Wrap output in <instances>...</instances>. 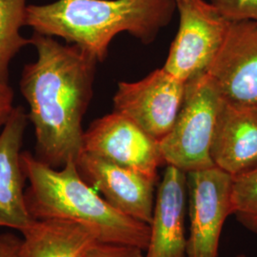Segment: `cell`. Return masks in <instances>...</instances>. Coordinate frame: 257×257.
Returning <instances> with one entry per match:
<instances>
[{
	"mask_svg": "<svg viewBox=\"0 0 257 257\" xmlns=\"http://www.w3.org/2000/svg\"><path fill=\"white\" fill-rule=\"evenodd\" d=\"M207 74L225 101L257 107L256 21H230Z\"/></svg>",
	"mask_w": 257,
	"mask_h": 257,
	"instance_id": "cell-9",
	"label": "cell"
},
{
	"mask_svg": "<svg viewBox=\"0 0 257 257\" xmlns=\"http://www.w3.org/2000/svg\"><path fill=\"white\" fill-rule=\"evenodd\" d=\"M20 257H79L97 238L77 222L35 219L23 231Z\"/></svg>",
	"mask_w": 257,
	"mask_h": 257,
	"instance_id": "cell-14",
	"label": "cell"
},
{
	"mask_svg": "<svg viewBox=\"0 0 257 257\" xmlns=\"http://www.w3.org/2000/svg\"><path fill=\"white\" fill-rule=\"evenodd\" d=\"M177 10L175 0H56L28 5L25 26L60 37L104 61L110 41L128 32L149 44Z\"/></svg>",
	"mask_w": 257,
	"mask_h": 257,
	"instance_id": "cell-2",
	"label": "cell"
},
{
	"mask_svg": "<svg viewBox=\"0 0 257 257\" xmlns=\"http://www.w3.org/2000/svg\"><path fill=\"white\" fill-rule=\"evenodd\" d=\"M235 257H247L245 254H238V255H236Z\"/></svg>",
	"mask_w": 257,
	"mask_h": 257,
	"instance_id": "cell-21",
	"label": "cell"
},
{
	"mask_svg": "<svg viewBox=\"0 0 257 257\" xmlns=\"http://www.w3.org/2000/svg\"><path fill=\"white\" fill-rule=\"evenodd\" d=\"M21 159L30 183L26 201L33 218L74 221L92 230L98 241L146 250L150 225L114 209L83 179L75 161L55 169L29 152H23Z\"/></svg>",
	"mask_w": 257,
	"mask_h": 257,
	"instance_id": "cell-3",
	"label": "cell"
},
{
	"mask_svg": "<svg viewBox=\"0 0 257 257\" xmlns=\"http://www.w3.org/2000/svg\"><path fill=\"white\" fill-rule=\"evenodd\" d=\"M185 85L183 103L174 127L159 145L167 165L189 173L214 166L211 141L225 100L208 74Z\"/></svg>",
	"mask_w": 257,
	"mask_h": 257,
	"instance_id": "cell-4",
	"label": "cell"
},
{
	"mask_svg": "<svg viewBox=\"0 0 257 257\" xmlns=\"http://www.w3.org/2000/svg\"><path fill=\"white\" fill-rule=\"evenodd\" d=\"M28 121L25 109L17 106L0 133V228L20 232L35 220L28 210L21 159Z\"/></svg>",
	"mask_w": 257,
	"mask_h": 257,
	"instance_id": "cell-11",
	"label": "cell"
},
{
	"mask_svg": "<svg viewBox=\"0 0 257 257\" xmlns=\"http://www.w3.org/2000/svg\"><path fill=\"white\" fill-rule=\"evenodd\" d=\"M214 166L232 176L257 168V107L224 101L211 141Z\"/></svg>",
	"mask_w": 257,
	"mask_h": 257,
	"instance_id": "cell-13",
	"label": "cell"
},
{
	"mask_svg": "<svg viewBox=\"0 0 257 257\" xmlns=\"http://www.w3.org/2000/svg\"><path fill=\"white\" fill-rule=\"evenodd\" d=\"M21 239L12 233L0 234V257H20Z\"/></svg>",
	"mask_w": 257,
	"mask_h": 257,
	"instance_id": "cell-20",
	"label": "cell"
},
{
	"mask_svg": "<svg viewBox=\"0 0 257 257\" xmlns=\"http://www.w3.org/2000/svg\"><path fill=\"white\" fill-rule=\"evenodd\" d=\"M27 0H0V81L9 82L10 65L24 47L31 45L23 37Z\"/></svg>",
	"mask_w": 257,
	"mask_h": 257,
	"instance_id": "cell-15",
	"label": "cell"
},
{
	"mask_svg": "<svg viewBox=\"0 0 257 257\" xmlns=\"http://www.w3.org/2000/svg\"><path fill=\"white\" fill-rule=\"evenodd\" d=\"M187 173L167 165L156 194L145 257H188L185 231Z\"/></svg>",
	"mask_w": 257,
	"mask_h": 257,
	"instance_id": "cell-12",
	"label": "cell"
},
{
	"mask_svg": "<svg viewBox=\"0 0 257 257\" xmlns=\"http://www.w3.org/2000/svg\"><path fill=\"white\" fill-rule=\"evenodd\" d=\"M210 2L229 21L257 22V0H210Z\"/></svg>",
	"mask_w": 257,
	"mask_h": 257,
	"instance_id": "cell-17",
	"label": "cell"
},
{
	"mask_svg": "<svg viewBox=\"0 0 257 257\" xmlns=\"http://www.w3.org/2000/svg\"><path fill=\"white\" fill-rule=\"evenodd\" d=\"M30 41L37 59L24 66L19 87L35 130L36 157L60 169L83 152V116L92 100L98 61L54 37L34 32Z\"/></svg>",
	"mask_w": 257,
	"mask_h": 257,
	"instance_id": "cell-1",
	"label": "cell"
},
{
	"mask_svg": "<svg viewBox=\"0 0 257 257\" xmlns=\"http://www.w3.org/2000/svg\"><path fill=\"white\" fill-rule=\"evenodd\" d=\"M14 98L15 94L9 82L0 81V133L15 109Z\"/></svg>",
	"mask_w": 257,
	"mask_h": 257,
	"instance_id": "cell-19",
	"label": "cell"
},
{
	"mask_svg": "<svg viewBox=\"0 0 257 257\" xmlns=\"http://www.w3.org/2000/svg\"><path fill=\"white\" fill-rule=\"evenodd\" d=\"M143 251L136 246L96 240L79 257H145Z\"/></svg>",
	"mask_w": 257,
	"mask_h": 257,
	"instance_id": "cell-18",
	"label": "cell"
},
{
	"mask_svg": "<svg viewBox=\"0 0 257 257\" xmlns=\"http://www.w3.org/2000/svg\"><path fill=\"white\" fill-rule=\"evenodd\" d=\"M75 164L83 179L114 209L151 224L156 202V180L86 152L81 153Z\"/></svg>",
	"mask_w": 257,
	"mask_h": 257,
	"instance_id": "cell-10",
	"label": "cell"
},
{
	"mask_svg": "<svg viewBox=\"0 0 257 257\" xmlns=\"http://www.w3.org/2000/svg\"><path fill=\"white\" fill-rule=\"evenodd\" d=\"M231 214L245 229L257 234V168L233 176Z\"/></svg>",
	"mask_w": 257,
	"mask_h": 257,
	"instance_id": "cell-16",
	"label": "cell"
},
{
	"mask_svg": "<svg viewBox=\"0 0 257 257\" xmlns=\"http://www.w3.org/2000/svg\"><path fill=\"white\" fill-rule=\"evenodd\" d=\"M185 83L164 68L138 82H119L113 110L127 116L149 136L161 141L174 127L185 95Z\"/></svg>",
	"mask_w": 257,
	"mask_h": 257,
	"instance_id": "cell-7",
	"label": "cell"
},
{
	"mask_svg": "<svg viewBox=\"0 0 257 257\" xmlns=\"http://www.w3.org/2000/svg\"><path fill=\"white\" fill-rule=\"evenodd\" d=\"M177 5L180 23L164 69L184 83L207 74L230 27L211 2L181 0Z\"/></svg>",
	"mask_w": 257,
	"mask_h": 257,
	"instance_id": "cell-5",
	"label": "cell"
},
{
	"mask_svg": "<svg viewBox=\"0 0 257 257\" xmlns=\"http://www.w3.org/2000/svg\"><path fill=\"white\" fill-rule=\"evenodd\" d=\"M179 1H181V0H175V2H176V3H178Z\"/></svg>",
	"mask_w": 257,
	"mask_h": 257,
	"instance_id": "cell-22",
	"label": "cell"
},
{
	"mask_svg": "<svg viewBox=\"0 0 257 257\" xmlns=\"http://www.w3.org/2000/svg\"><path fill=\"white\" fill-rule=\"evenodd\" d=\"M83 152L137 171L156 181L158 168L166 164L159 141L114 110L94 120L84 132Z\"/></svg>",
	"mask_w": 257,
	"mask_h": 257,
	"instance_id": "cell-8",
	"label": "cell"
},
{
	"mask_svg": "<svg viewBox=\"0 0 257 257\" xmlns=\"http://www.w3.org/2000/svg\"><path fill=\"white\" fill-rule=\"evenodd\" d=\"M233 176L216 166L187 173L188 257H217L221 232L231 214Z\"/></svg>",
	"mask_w": 257,
	"mask_h": 257,
	"instance_id": "cell-6",
	"label": "cell"
}]
</instances>
